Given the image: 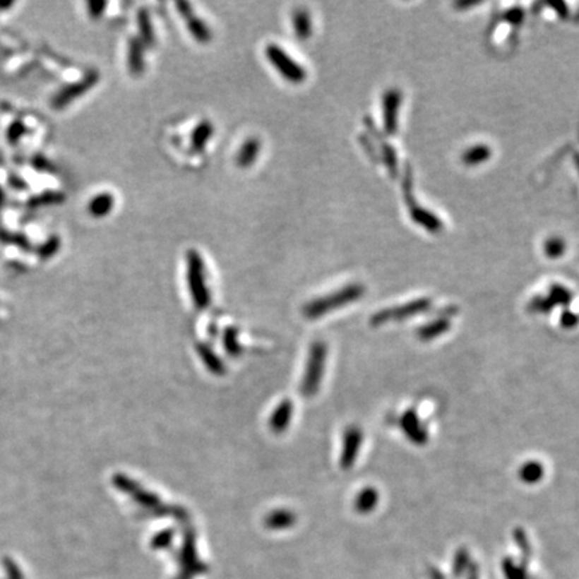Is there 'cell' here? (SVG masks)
I'll return each instance as SVG.
<instances>
[{
  "label": "cell",
  "instance_id": "cell-5",
  "mask_svg": "<svg viewBox=\"0 0 579 579\" xmlns=\"http://www.w3.org/2000/svg\"><path fill=\"white\" fill-rule=\"evenodd\" d=\"M323 358H325V352H323V346L321 347V345H318L313 350V356H310V362H309V369L306 373V378L303 381V393L304 395H313L316 392V385L319 382V373L321 369H323Z\"/></svg>",
  "mask_w": 579,
  "mask_h": 579
},
{
  "label": "cell",
  "instance_id": "cell-13",
  "mask_svg": "<svg viewBox=\"0 0 579 579\" xmlns=\"http://www.w3.org/2000/svg\"><path fill=\"white\" fill-rule=\"evenodd\" d=\"M291 402L285 401L279 408H277L275 414L273 416V422H271V426L274 428L275 432H282L285 431L286 425L289 424L290 419H291Z\"/></svg>",
  "mask_w": 579,
  "mask_h": 579
},
{
  "label": "cell",
  "instance_id": "cell-1",
  "mask_svg": "<svg viewBox=\"0 0 579 579\" xmlns=\"http://www.w3.org/2000/svg\"><path fill=\"white\" fill-rule=\"evenodd\" d=\"M186 279L192 299L198 309H205L211 303V294L207 286L205 264L196 250L186 252Z\"/></svg>",
  "mask_w": 579,
  "mask_h": 579
},
{
  "label": "cell",
  "instance_id": "cell-14",
  "mask_svg": "<svg viewBox=\"0 0 579 579\" xmlns=\"http://www.w3.org/2000/svg\"><path fill=\"white\" fill-rule=\"evenodd\" d=\"M491 156V150L486 145H477L472 149H468L462 155V161L468 165H476L480 162H484Z\"/></svg>",
  "mask_w": 579,
  "mask_h": 579
},
{
  "label": "cell",
  "instance_id": "cell-10",
  "mask_svg": "<svg viewBox=\"0 0 579 579\" xmlns=\"http://www.w3.org/2000/svg\"><path fill=\"white\" fill-rule=\"evenodd\" d=\"M213 125L210 121H201L191 134V146L195 152H203L213 136Z\"/></svg>",
  "mask_w": 579,
  "mask_h": 579
},
{
  "label": "cell",
  "instance_id": "cell-17",
  "mask_svg": "<svg viewBox=\"0 0 579 579\" xmlns=\"http://www.w3.org/2000/svg\"><path fill=\"white\" fill-rule=\"evenodd\" d=\"M291 519H292V515L289 513H286V511H277V513H273L271 516H270V520H271V523L273 525H277V523H291Z\"/></svg>",
  "mask_w": 579,
  "mask_h": 579
},
{
  "label": "cell",
  "instance_id": "cell-9",
  "mask_svg": "<svg viewBox=\"0 0 579 579\" xmlns=\"http://www.w3.org/2000/svg\"><path fill=\"white\" fill-rule=\"evenodd\" d=\"M137 25L140 30V40L143 42L145 47H153L156 44V34H155V27L152 23L150 15L146 8H141L137 13Z\"/></svg>",
  "mask_w": 579,
  "mask_h": 579
},
{
  "label": "cell",
  "instance_id": "cell-4",
  "mask_svg": "<svg viewBox=\"0 0 579 579\" xmlns=\"http://www.w3.org/2000/svg\"><path fill=\"white\" fill-rule=\"evenodd\" d=\"M177 11L183 16L186 22V27L191 32V35L198 40V43H208L212 40V32L210 27L205 25L203 19H200L193 10L191 8V4L186 1H177L176 3Z\"/></svg>",
  "mask_w": 579,
  "mask_h": 579
},
{
  "label": "cell",
  "instance_id": "cell-16",
  "mask_svg": "<svg viewBox=\"0 0 579 579\" xmlns=\"http://www.w3.org/2000/svg\"><path fill=\"white\" fill-rule=\"evenodd\" d=\"M546 253L551 258H556L559 255H562V252L565 251V244L561 239H551L546 243Z\"/></svg>",
  "mask_w": 579,
  "mask_h": 579
},
{
  "label": "cell",
  "instance_id": "cell-12",
  "mask_svg": "<svg viewBox=\"0 0 579 579\" xmlns=\"http://www.w3.org/2000/svg\"><path fill=\"white\" fill-rule=\"evenodd\" d=\"M412 217L417 223L422 224V227H425L426 229H429L432 232H436L441 228V222L436 216H434L431 212L424 211L422 208L412 210Z\"/></svg>",
  "mask_w": 579,
  "mask_h": 579
},
{
  "label": "cell",
  "instance_id": "cell-6",
  "mask_svg": "<svg viewBox=\"0 0 579 579\" xmlns=\"http://www.w3.org/2000/svg\"><path fill=\"white\" fill-rule=\"evenodd\" d=\"M401 102V95L395 90L386 92L383 97V124L388 134H395L397 129V116Z\"/></svg>",
  "mask_w": 579,
  "mask_h": 579
},
{
  "label": "cell",
  "instance_id": "cell-8",
  "mask_svg": "<svg viewBox=\"0 0 579 579\" xmlns=\"http://www.w3.org/2000/svg\"><path fill=\"white\" fill-rule=\"evenodd\" d=\"M261 146H262L261 141L255 137H250L249 140H246L244 144L240 146V149L237 152V167L250 168L251 165H253L256 158L259 157Z\"/></svg>",
  "mask_w": 579,
  "mask_h": 579
},
{
  "label": "cell",
  "instance_id": "cell-18",
  "mask_svg": "<svg viewBox=\"0 0 579 579\" xmlns=\"http://www.w3.org/2000/svg\"><path fill=\"white\" fill-rule=\"evenodd\" d=\"M508 18H511V22H513V23H519L523 18V13L520 10H513V13L508 15Z\"/></svg>",
  "mask_w": 579,
  "mask_h": 579
},
{
  "label": "cell",
  "instance_id": "cell-2",
  "mask_svg": "<svg viewBox=\"0 0 579 579\" xmlns=\"http://www.w3.org/2000/svg\"><path fill=\"white\" fill-rule=\"evenodd\" d=\"M264 54L267 59L271 62V65L277 68L286 80L298 85V83L304 82L307 78V73L304 67L301 64H298L294 58H291L280 46L271 43L264 49Z\"/></svg>",
  "mask_w": 579,
  "mask_h": 579
},
{
  "label": "cell",
  "instance_id": "cell-11",
  "mask_svg": "<svg viewBox=\"0 0 579 579\" xmlns=\"http://www.w3.org/2000/svg\"><path fill=\"white\" fill-rule=\"evenodd\" d=\"M292 26H294L297 38L299 40H309L313 34L311 18L309 13L303 8H298L295 10V13H292Z\"/></svg>",
  "mask_w": 579,
  "mask_h": 579
},
{
  "label": "cell",
  "instance_id": "cell-15",
  "mask_svg": "<svg viewBox=\"0 0 579 579\" xmlns=\"http://www.w3.org/2000/svg\"><path fill=\"white\" fill-rule=\"evenodd\" d=\"M114 200L110 195H102L92 201V212L95 216H102L112 210Z\"/></svg>",
  "mask_w": 579,
  "mask_h": 579
},
{
  "label": "cell",
  "instance_id": "cell-3",
  "mask_svg": "<svg viewBox=\"0 0 579 579\" xmlns=\"http://www.w3.org/2000/svg\"><path fill=\"white\" fill-rule=\"evenodd\" d=\"M362 287L358 285H352L347 286L345 289L328 295L325 298H319L314 302H310L306 307H304V316L309 318H316V316H323L326 313H329L331 309H337L341 307L346 303L353 302L356 301L357 298H359L362 295Z\"/></svg>",
  "mask_w": 579,
  "mask_h": 579
},
{
  "label": "cell",
  "instance_id": "cell-7",
  "mask_svg": "<svg viewBox=\"0 0 579 579\" xmlns=\"http://www.w3.org/2000/svg\"><path fill=\"white\" fill-rule=\"evenodd\" d=\"M145 46L138 37H133L129 40L128 52V66L134 76H143L145 71Z\"/></svg>",
  "mask_w": 579,
  "mask_h": 579
}]
</instances>
